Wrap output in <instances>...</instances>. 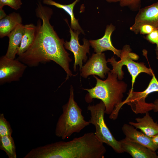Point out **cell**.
I'll list each match as a JSON object with an SVG mask.
<instances>
[{"label": "cell", "mask_w": 158, "mask_h": 158, "mask_svg": "<svg viewBox=\"0 0 158 158\" xmlns=\"http://www.w3.org/2000/svg\"><path fill=\"white\" fill-rule=\"evenodd\" d=\"M37 5L36 15L40 19L37 22L35 40L28 50L17 59L31 67L53 61L65 71L66 81L69 77L75 75L69 68L72 60L65 49L63 39L59 37L50 23L52 10L43 5L40 0H38Z\"/></svg>", "instance_id": "6da1fadb"}, {"label": "cell", "mask_w": 158, "mask_h": 158, "mask_svg": "<svg viewBox=\"0 0 158 158\" xmlns=\"http://www.w3.org/2000/svg\"><path fill=\"white\" fill-rule=\"evenodd\" d=\"M103 143L95 133L89 132L69 141L49 144L47 152L50 158H104L106 150Z\"/></svg>", "instance_id": "7a4b0ae2"}, {"label": "cell", "mask_w": 158, "mask_h": 158, "mask_svg": "<svg viewBox=\"0 0 158 158\" xmlns=\"http://www.w3.org/2000/svg\"><path fill=\"white\" fill-rule=\"evenodd\" d=\"M107 74V78L104 80L93 75L97 81L95 86L90 89H83L88 92L85 100L89 103L94 99H99L105 105L106 114L110 115L112 112L114 116H118L127 85L123 81L118 80L116 74L109 71Z\"/></svg>", "instance_id": "3957f363"}, {"label": "cell", "mask_w": 158, "mask_h": 158, "mask_svg": "<svg viewBox=\"0 0 158 158\" xmlns=\"http://www.w3.org/2000/svg\"><path fill=\"white\" fill-rule=\"evenodd\" d=\"M62 109L63 112L58 119L55 129L57 137L64 140L74 133H80L90 124L85 119L82 109L74 100V90L71 86L68 101Z\"/></svg>", "instance_id": "277c9868"}, {"label": "cell", "mask_w": 158, "mask_h": 158, "mask_svg": "<svg viewBox=\"0 0 158 158\" xmlns=\"http://www.w3.org/2000/svg\"><path fill=\"white\" fill-rule=\"evenodd\" d=\"M87 110L90 113V118L88 121L93 125L95 129V135L100 141L110 146L116 152L123 153L119 141L117 140L107 126L104 119L105 107L103 102L95 105H89Z\"/></svg>", "instance_id": "5b68a950"}, {"label": "cell", "mask_w": 158, "mask_h": 158, "mask_svg": "<svg viewBox=\"0 0 158 158\" xmlns=\"http://www.w3.org/2000/svg\"><path fill=\"white\" fill-rule=\"evenodd\" d=\"M131 51L130 46L126 45L121 50L120 61H116L113 56L110 59H108L107 61L112 66L113 69L110 70V72L116 74L118 79L120 80H122L124 77V73L122 70V67L123 65L126 66L132 77V89H133L135 79L140 73H145L152 76L153 71L150 68L147 67L144 63L136 62L133 60L129 54V52Z\"/></svg>", "instance_id": "8992f818"}, {"label": "cell", "mask_w": 158, "mask_h": 158, "mask_svg": "<svg viewBox=\"0 0 158 158\" xmlns=\"http://www.w3.org/2000/svg\"><path fill=\"white\" fill-rule=\"evenodd\" d=\"M152 76V78L148 87L144 91L135 92L132 88L129 90L127 97L121 103L122 106L124 104H127L130 107L133 112L136 114H145L153 110V103H147L145 101L146 98L149 94L158 92V80L153 72Z\"/></svg>", "instance_id": "52a82bcc"}, {"label": "cell", "mask_w": 158, "mask_h": 158, "mask_svg": "<svg viewBox=\"0 0 158 158\" xmlns=\"http://www.w3.org/2000/svg\"><path fill=\"white\" fill-rule=\"evenodd\" d=\"M27 66L17 59H11L5 55L0 58V85L19 81Z\"/></svg>", "instance_id": "ba28073f"}, {"label": "cell", "mask_w": 158, "mask_h": 158, "mask_svg": "<svg viewBox=\"0 0 158 158\" xmlns=\"http://www.w3.org/2000/svg\"><path fill=\"white\" fill-rule=\"evenodd\" d=\"M67 21L66 20V21L69 28L71 37L69 41L65 42L64 46L65 49L70 50L73 54L75 60L74 70L76 71V66L79 65L80 71L83 67V61L85 62L87 59V54H89L90 44L89 41L84 38L83 39V44L80 45L79 43L78 36L81 32L79 30L73 31Z\"/></svg>", "instance_id": "9c48e42d"}, {"label": "cell", "mask_w": 158, "mask_h": 158, "mask_svg": "<svg viewBox=\"0 0 158 158\" xmlns=\"http://www.w3.org/2000/svg\"><path fill=\"white\" fill-rule=\"evenodd\" d=\"M144 24L149 25L158 29V2L140 8L135 17L134 23L130 29L138 34L140 26Z\"/></svg>", "instance_id": "30bf717a"}, {"label": "cell", "mask_w": 158, "mask_h": 158, "mask_svg": "<svg viewBox=\"0 0 158 158\" xmlns=\"http://www.w3.org/2000/svg\"><path fill=\"white\" fill-rule=\"evenodd\" d=\"M107 62L104 53L93 54L86 64L83 66L80 70L81 75L86 78L90 75H96L103 79L110 70L107 66Z\"/></svg>", "instance_id": "8fae6325"}, {"label": "cell", "mask_w": 158, "mask_h": 158, "mask_svg": "<svg viewBox=\"0 0 158 158\" xmlns=\"http://www.w3.org/2000/svg\"><path fill=\"white\" fill-rule=\"evenodd\" d=\"M119 141L123 152L128 153L133 158H157L155 151L139 143L126 138Z\"/></svg>", "instance_id": "7c38bea8"}, {"label": "cell", "mask_w": 158, "mask_h": 158, "mask_svg": "<svg viewBox=\"0 0 158 158\" xmlns=\"http://www.w3.org/2000/svg\"><path fill=\"white\" fill-rule=\"evenodd\" d=\"M115 29L112 24L107 25L104 36L101 38L95 40H90V45L96 53H102L107 50H110L120 58L121 50L116 49L113 45L111 40V35Z\"/></svg>", "instance_id": "4fadbf2b"}, {"label": "cell", "mask_w": 158, "mask_h": 158, "mask_svg": "<svg viewBox=\"0 0 158 158\" xmlns=\"http://www.w3.org/2000/svg\"><path fill=\"white\" fill-rule=\"evenodd\" d=\"M122 130L126 138L129 140L139 143L154 151L158 149V145L153 142L152 138L147 136L142 131L137 130L133 126L125 124Z\"/></svg>", "instance_id": "5bb4252c"}, {"label": "cell", "mask_w": 158, "mask_h": 158, "mask_svg": "<svg viewBox=\"0 0 158 158\" xmlns=\"http://www.w3.org/2000/svg\"><path fill=\"white\" fill-rule=\"evenodd\" d=\"M145 114L142 118H136L135 120L137 122L130 121L129 123L136 128L140 129L147 136L152 138L158 133V123L154 121L149 112H146Z\"/></svg>", "instance_id": "9a60e30c"}, {"label": "cell", "mask_w": 158, "mask_h": 158, "mask_svg": "<svg viewBox=\"0 0 158 158\" xmlns=\"http://www.w3.org/2000/svg\"><path fill=\"white\" fill-rule=\"evenodd\" d=\"M24 27L22 24L18 25L10 33L8 49L5 56L11 59H15L17 55L24 33Z\"/></svg>", "instance_id": "2e32d148"}, {"label": "cell", "mask_w": 158, "mask_h": 158, "mask_svg": "<svg viewBox=\"0 0 158 158\" xmlns=\"http://www.w3.org/2000/svg\"><path fill=\"white\" fill-rule=\"evenodd\" d=\"M22 18L20 14L13 12L0 20V37L7 36L18 25L22 24Z\"/></svg>", "instance_id": "e0dca14e"}, {"label": "cell", "mask_w": 158, "mask_h": 158, "mask_svg": "<svg viewBox=\"0 0 158 158\" xmlns=\"http://www.w3.org/2000/svg\"><path fill=\"white\" fill-rule=\"evenodd\" d=\"M80 0H75L73 3L69 4H63L56 2L53 0H42L44 4L53 6L56 7L61 8L66 11L70 16L71 18V28L74 30L80 31L81 33L84 34V31L80 25L78 20L74 16L73 12L74 7L76 4Z\"/></svg>", "instance_id": "ac0fdd59"}, {"label": "cell", "mask_w": 158, "mask_h": 158, "mask_svg": "<svg viewBox=\"0 0 158 158\" xmlns=\"http://www.w3.org/2000/svg\"><path fill=\"white\" fill-rule=\"evenodd\" d=\"M24 32L17 54L20 56L31 47L35 38L36 27L32 23L24 25Z\"/></svg>", "instance_id": "d6986e66"}, {"label": "cell", "mask_w": 158, "mask_h": 158, "mask_svg": "<svg viewBox=\"0 0 158 158\" xmlns=\"http://www.w3.org/2000/svg\"><path fill=\"white\" fill-rule=\"evenodd\" d=\"M0 149L5 152L8 158H16V147L11 135L0 137Z\"/></svg>", "instance_id": "ffe728a7"}, {"label": "cell", "mask_w": 158, "mask_h": 158, "mask_svg": "<svg viewBox=\"0 0 158 158\" xmlns=\"http://www.w3.org/2000/svg\"><path fill=\"white\" fill-rule=\"evenodd\" d=\"M13 130L9 122L5 117L4 114H0V137L11 135Z\"/></svg>", "instance_id": "44dd1931"}, {"label": "cell", "mask_w": 158, "mask_h": 158, "mask_svg": "<svg viewBox=\"0 0 158 158\" xmlns=\"http://www.w3.org/2000/svg\"><path fill=\"white\" fill-rule=\"evenodd\" d=\"M142 0H121L119 2L121 7L127 6L132 10H139L140 8Z\"/></svg>", "instance_id": "7402d4cb"}, {"label": "cell", "mask_w": 158, "mask_h": 158, "mask_svg": "<svg viewBox=\"0 0 158 158\" xmlns=\"http://www.w3.org/2000/svg\"><path fill=\"white\" fill-rule=\"evenodd\" d=\"M22 4L21 0H0V8H3L5 6L15 10L20 9Z\"/></svg>", "instance_id": "603a6c76"}, {"label": "cell", "mask_w": 158, "mask_h": 158, "mask_svg": "<svg viewBox=\"0 0 158 158\" xmlns=\"http://www.w3.org/2000/svg\"><path fill=\"white\" fill-rule=\"evenodd\" d=\"M145 39L152 44L158 46V29H155L152 32L147 35Z\"/></svg>", "instance_id": "cb8c5ba5"}, {"label": "cell", "mask_w": 158, "mask_h": 158, "mask_svg": "<svg viewBox=\"0 0 158 158\" xmlns=\"http://www.w3.org/2000/svg\"><path fill=\"white\" fill-rule=\"evenodd\" d=\"M155 29L151 25L144 24L140 26L139 29V33L142 34L147 35L152 32Z\"/></svg>", "instance_id": "d4e9b609"}, {"label": "cell", "mask_w": 158, "mask_h": 158, "mask_svg": "<svg viewBox=\"0 0 158 158\" xmlns=\"http://www.w3.org/2000/svg\"><path fill=\"white\" fill-rule=\"evenodd\" d=\"M153 103L154 107L153 110L155 112H158V99L155 100Z\"/></svg>", "instance_id": "484cf974"}, {"label": "cell", "mask_w": 158, "mask_h": 158, "mask_svg": "<svg viewBox=\"0 0 158 158\" xmlns=\"http://www.w3.org/2000/svg\"><path fill=\"white\" fill-rule=\"evenodd\" d=\"M6 16L3 8H0V20L4 18Z\"/></svg>", "instance_id": "4316f807"}, {"label": "cell", "mask_w": 158, "mask_h": 158, "mask_svg": "<svg viewBox=\"0 0 158 158\" xmlns=\"http://www.w3.org/2000/svg\"><path fill=\"white\" fill-rule=\"evenodd\" d=\"M152 139L155 144L158 145V133L152 138Z\"/></svg>", "instance_id": "83f0119b"}, {"label": "cell", "mask_w": 158, "mask_h": 158, "mask_svg": "<svg viewBox=\"0 0 158 158\" xmlns=\"http://www.w3.org/2000/svg\"><path fill=\"white\" fill-rule=\"evenodd\" d=\"M107 2L109 3L120 2L121 0H106Z\"/></svg>", "instance_id": "f1b7e54d"}, {"label": "cell", "mask_w": 158, "mask_h": 158, "mask_svg": "<svg viewBox=\"0 0 158 158\" xmlns=\"http://www.w3.org/2000/svg\"><path fill=\"white\" fill-rule=\"evenodd\" d=\"M155 52L156 55V58L158 59V46H156V47Z\"/></svg>", "instance_id": "f546056e"}, {"label": "cell", "mask_w": 158, "mask_h": 158, "mask_svg": "<svg viewBox=\"0 0 158 158\" xmlns=\"http://www.w3.org/2000/svg\"><path fill=\"white\" fill-rule=\"evenodd\" d=\"M157 158H158V152H157Z\"/></svg>", "instance_id": "4dcf8cb0"}, {"label": "cell", "mask_w": 158, "mask_h": 158, "mask_svg": "<svg viewBox=\"0 0 158 158\" xmlns=\"http://www.w3.org/2000/svg\"></svg>", "instance_id": "1f68e13d"}]
</instances>
